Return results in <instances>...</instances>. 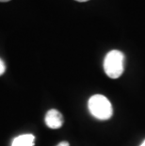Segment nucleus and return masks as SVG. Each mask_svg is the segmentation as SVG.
<instances>
[{"label": "nucleus", "instance_id": "1", "mask_svg": "<svg viewBox=\"0 0 145 146\" xmlns=\"http://www.w3.org/2000/svg\"><path fill=\"white\" fill-rule=\"evenodd\" d=\"M88 107L91 114L98 120H109L113 114L111 103L102 94L92 95L89 99Z\"/></svg>", "mask_w": 145, "mask_h": 146}, {"label": "nucleus", "instance_id": "2", "mask_svg": "<svg viewBox=\"0 0 145 146\" xmlns=\"http://www.w3.org/2000/svg\"><path fill=\"white\" fill-rule=\"evenodd\" d=\"M104 70L109 77L119 78L124 70V55L120 50H111L104 60Z\"/></svg>", "mask_w": 145, "mask_h": 146}, {"label": "nucleus", "instance_id": "3", "mask_svg": "<svg viewBox=\"0 0 145 146\" xmlns=\"http://www.w3.org/2000/svg\"><path fill=\"white\" fill-rule=\"evenodd\" d=\"M45 123L49 128L58 129L63 125V116L57 110H50L45 115Z\"/></svg>", "mask_w": 145, "mask_h": 146}, {"label": "nucleus", "instance_id": "4", "mask_svg": "<svg viewBox=\"0 0 145 146\" xmlns=\"http://www.w3.org/2000/svg\"><path fill=\"white\" fill-rule=\"evenodd\" d=\"M35 137L32 134H24L18 136L12 141L11 146H34Z\"/></svg>", "mask_w": 145, "mask_h": 146}, {"label": "nucleus", "instance_id": "5", "mask_svg": "<svg viewBox=\"0 0 145 146\" xmlns=\"http://www.w3.org/2000/svg\"><path fill=\"white\" fill-rule=\"evenodd\" d=\"M5 70H6V66H5V63L3 62L2 60H0V76L3 74L5 73Z\"/></svg>", "mask_w": 145, "mask_h": 146}, {"label": "nucleus", "instance_id": "6", "mask_svg": "<svg viewBox=\"0 0 145 146\" xmlns=\"http://www.w3.org/2000/svg\"><path fill=\"white\" fill-rule=\"evenodd\" d=\"M57 146H70V144H69V142H67V141H61Z\"/></svg>", "mask_w": 145, "mask_h": 146}, {"label": "nucleus", "instance_id": "7", "mask_svg": "<svg viewBox=\"0 0 145 146\" xmlns=\"http://www.w3.org/2000/svg\"><path fill=\"white\" fill-rule=\"evenodd\" d=\"M75 1H77V2H87V1H89V0H75Z\"/></svg>", "mask_w": 145, "mask_h": 146}, {"label": "nucleus", "instance_id": "8", "mask_svg": "<svg viewBox=\"0 0 145 146\" xmlns=\"http://www.w3.org/2000/svg\"><path fill=\"white\" fill-rule=\"evenodd\" d=\"M140 146H145V139H144V141H142V143H141Z\"/></svg>", "mask_w": 145, "mask_h": 146}, {"label": "nucleus", "instance_id": "9", "mask_svg": "<svg viewBox=\"0 0 145 146\" xmlns=\"http://www.w3.org/2000/svg\"><path fill=\"white\" fill-rule=\"evenodd\" d=\"M10 1V0H0V2H8Z\"/></svg>", "mask_w": 145, "mask_h": 146}]
</instances>
